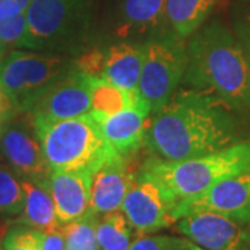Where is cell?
Masks as SVG:
<instances>
[{
	"mask_svg": "<svg viewBox=\"0 0 250 250\" xmlns=\"http://www.w3.org/2000/svg\"><path fill=\"white\" fill-rule=\"evenodd\" d=\"M236 110L213 93L181 89L154 114L145 143L157 159L181 161L223 150L239 142Z\"/></svg>",
	"mask_w": 250,
	"mask_h": 250,
	"instance_id": "6da1fadb",
	"label": "cell"
},
{
	"mask_svg": "<svg viewBox=\"0 0 250 250\" xmlns=\"http://www.w3.org/2000/svg\"><path fill=\"white\" fill-rule=\"evenodd\" d=\"M184 81L213 93L239 113H250V67L239 38L220 22L189 38Z\"/></svg>",
	"mask_w": 250,
	"mask_h": 250,
	"instance_id": "7a4b0ae2",
	"label": "cell"
},
{
	"mask_svg": "<svg viewBox=\"0 0 250 250\" xmlns=\"http://www.w3.org/2000/svg\"><path fill=\"white\" fill-rule=\"evenodd\" d=\"M250 167V139L223 150L181 161L150 159L142 175L156 181L175 206L184 199L203 193L208 188Z\"/></svg>",
	"mask_w": 250,
	"mask_h": 250,
	"instance_id": "3957f363",
	"label": "cell"
},
{
	"mask_svg": "<svg viewBox=\"0 0 250 250\" xmlns=\"http://www.w3.org/2000/svg\"><path fill=\"white\" fill-rule=\"evenodd\" d=\"M50 171H96L116 150L110 146L92 114L32 121Z\"/></svg>",
	"mask_w": 250,
	"mask_h": 250,
	"instance_id": "277c9868",
	"label": "cell"
},
{
	"mask_svg": "<svg viewBox=\"0 0 250 250\" xmlns=\"http://www.w3.org/2000/svg\"><path fill=\"white\" fill-rule=\"evenodd\" d=\"M185 39L172 31L145 43L138 93L156 114L166 106L184 80L187 70Z\"/></svg>",
	"mask_w": 250,
	"mask_h": 250,
	"instance_id": "5b68a950",
	"label": "cell"
},
{
	"mask_svg": "<svg viewBox=\"0 0 250 250\" xmlns=\"http://www.w3.org/2000/svg\"><path fill=\"white\" fill-rule=\"evenodd\" d=\"M71 68L70 60L59 54L14 50L0 65V88L17 111L27 113L36 99Z\"/></svg>",
	"mask_w": 250,
	"mask_h": 250,
	"instance_id": "8992f818",
	"label": "cell"
},
{
	"mask_svg": "<svg viewBox=\"0 0 250 250\" xmlns=\"http://www.w3.org/2000/svg\"><path fill=\"white\" fill-rule=\"evenodd\" d=\"M95 0H32L27 9L29 49L60 47L88 31Z\"/></svg>",
	"mask_w": 250,
	"mask_h": 250,
	"instance_id": "52a82bcc",
	"label": "cell"
},
{
	"mask_svg": "<svg viewBox=\"0 0 250 250\" xmlns=\"http://www.w3.org/2000/svg\"><path fill=\"white\" fill-rule=\"evenodd\" d=\"M196 211H214L235 221L248 224L250 220V167L208 188L203 193L178 202L172 208L177 220Z\"/></svg>",
	"mask_w": 250,
	"mask_h": 250,
	"instance_id": "ba28073f",
	"label": "cell"
},
{
	"mask_svg": "<svg viewBox=\"0 0 250 250\" xmlns=\"http://www.w3.org/2000/svg\"><path fill=\"white\" fill-rule=\"evenodd\" d=\"M90 107L88 75L71 68L36 99L27 114L31 121H54L89 114Z\"/></svg>",
	"mask_w": 250,
	"mask_h": 250,
	"instance_id": "9c48e42d",
	"label": "cell"
},
{
	"mask_svg": "<svg viewBox=\"0 0 250 250\" xmlns=\"http://www.w3.org/2000/svg\"><path fill=\"white\" fill-rule=\"evenodd\" d=\"M177 229L206 250H250L246 224L214 211H196L177 220Z\"/></svg>",
	"mask_w": 250,
	"mask_h": 250,
	"instance_id": "30bf717a",
	"label": "cell"
},
{
	"mask_svg": "<svg viewBox=\"0 0 250 250\" xmlns=\"http://www.w3.org/2000/svg\"><path fill=\"white\" fill-rule=\"evenodd\" d=\"M172 208L174 205L160 185L142 174L129 188L121 207L139 236L157 232L175 223L171 214Z\"/></svg>",
	"mask_w": 250,
	"mask_h": 250,
	"instance_id": "8fae6325",
	"label": "cell"
},
{
	"mask_svg": "<svg viewBox=\"0 0 250 250\" xmlns=\"http://www.w3.org/2000/svg\"><path fill=\"white\" fill-rule=\"evenodd\" d=\"M0 152L21 179L47 184L52 171L38 136L21 124H6L0 132Z\"/></svg>",
	"mask_w": 250,
	"mask_h": 250,
	"instance_id": "7c38bea8",
	"label": "cell"
},
{
	"mask_svg": "<svg viewBox=\"0 0 250 250\" xmlns=\"http://www.w3.org/2000/svg\"><path fill=\"white\" fill-rule=\"evenodd\" d=\"M135 179L136 177L129 168L126 157L118 153L113 154L92 172L89 213L102 215L121 210Z\"/></svg>",
	"mask_w": 250,
	"mask_h": 250,
	"instance_id": "4fadbf2b",
	"label": "cell"
},
{
	"mask_svg": "<svg viewBox=\"0 0 250 250\" xmlns=\"http://www.w3.org/2000/svg\"><path fill=\"white\" fill-rule=\"evenodd\" d=\"M90 185L89 171H53L50 174L49 190L62 225L89 213Z\"/></svg>",
	"mask_w": 250,
	"mask_h": 250,
	"instance_id": "5bb4252c",
	"label": "cell"
},
{
	"mask_svg": "<svg viewBox=\"0 0 250 250\" xmlns=\"http://www.w3.org/2000/svg\"><path fill=\"white\" fill-rule=\"evenodd\" d=\"M150 114L149 106L141 100L132 107L110 117L95 120L107 143L121 156H131L145 142L147 129L146 120Z\"/></svg>",
	"mask_w": 250,
	"mask_h": 250,
	"instance_id": "9a60e30c",
	"label": "cell"
},
{
	"mask_svg": "<svg viewBox=\"0 0 250 250\" xmlns=\"http://www.w3.org/2000/svg\"><path fill=\"white\" fill-rule=\"evenodd\" d=\"M145 45L121 42L104 52V67L100 80L111 82L129 92H138L141 80Z\"/></svg>",
	"mask_w": 250,
	"mask_h": 250,
	"instance_id": "2e32d148",
	"label": "cell"
},
{
	"mask_svg": "<svg viewBox=\"0 0 250 250\" xmlns=\"http://www.w3.org/2000/svg\"><path fill=\"white\" fill-rule=\"evenodd\" d=\"M21 181L25 192V205L18 223L43 232L60 228L62 223L59 221L54 200L49 190V182L39 184L25 179Z\"/></svg>",
	"mask_w": 250,
	"mask_h": 250,
	"instance_id": "e0dca14e",
	"label": "cell"
},
{
	"mask_svg": "<svg viewBox=\"0 0 250 250\" xmlns=\"http://www.w3.org/2000/svg\"><path fill=\"white\" fill-rule=\"evenodd\" d=\"M166 9L167 0H125L118 35L126 38L156 29L167 18Z\"/></svg>",
	"mask_w": 250,
	"mask_h": 250,
	"instance_id": "ac0fdd59",
	"label": "cell"
},
{
	"mask_svg": "<svg viewBox=\"0 0 250 250\" xmlns=\"http://www.w3.org/2000/svg\"><path fill=\"white\" fill-rule=\"evenodd\" d=\"M90 90V114L96 120L110 117L139 103L142 98L138 92H129L111 82L88 77Z\"/></svg>",
	"mask_w": 250,
	"mask_h": 250,
	"instance_id": "d6986e66",
	"label": "cell"
},
{
	"mask_svg": "<svg viewBox=\"0 0 250 250\" xmlns=\"http://www.w3.org/2000/svg\"><path fill=\"white\" fill-rule=\"evenodd\" d=\"M217 0H167L166 16L171 31L188 39L205 24Z\"/></svg>",
	"mask_w": 250,
	"mask_h": 250,
	"instance_id": "ffe728a7",
	"label": "cell"
},
{
	"mask_svg": "<svg viewBox=\"0 0 250 250\" xmlns=\"http://www.w3.org/2000/svg\"><path fill=\"white\" fill-rule=\"evenodd\" d=\"M100 250H128L134 242V228L123 210L99 215L96 225Z\"/></svg>",
	"mask_w": 250,
	"mask_h": 250,
	"instance_id": "44dd1931",
	"label": "cell"
},
{
	"mask_svg": "<svg viewBox=\"0 0 250 250\" xmlns=\"http://www.w3.org/2000/svg\"><path fill=\"white\" fill-rule=\"evenodd\" d=\"M99 215L88 213L75 221L62 225L65 250H100L96 225Z\"/></svg>",
	"mask_w": 250,
	"mask_h": 250,
	"instance_id": "7402d4cb",
	"label": "cell"
},
{
	"mask_svg": "<svg viewBox=\"0 0 250 250\" xmlns=\"http://www.w3.org/2000/svg\"><path fill=\"white\" fill-rule=\"evenodd\" d=\"M25 205L22 181L10 167L0 164V215L20 217Z\"/></svg>",
	"mask_w": 250,
	"mask_h": 250,
	"instance_id": "603a6c76",
	"label": "cell"
},
{
	"mask_svg": "<svg viewBox=\"0 0 250 250\" xmlns=\"http://www.w3.org/2000/svg\"><path fill=\"white\" fill-rule=\"evenodd\" d=\"M0 41L6 46L29 49L27 10L0 20Z\"/></svg>",
	"mask_w": 250,
	"mask_h": 250,
	"instance_id": "cb8c5ba5",
	"label": "cell"
},
{
	"mask_svg": "<svg viewBox=\"0 0 250 250\" xmlns=\"http://www.w3.org/2000/svg\"><path fill=\"white\" fill-rule=\"evenodd\" d=\"M42 231L18 223L4 233L1 248L3 250H39Z\"/></svg>",
	"mask_w": 250,
	"mask_h": 250,
	"instance_id": "d4e9b609",
	"label": "cell"
},
{
	"mask_svg": "<svg viewBox=\"0 0 250 250\" xmlns=\"http://www.w3.org/2000/svg\"><path fill=\"white\" fill-rule=\"evenodd\" d=\"M192 242L188 238L170 235H142L135 239L128 250H189Z\"/></svg>",
	"mask_w": 250,
	"mask_h": 250,
	"instance_id": "484cf974",
	"label": "cell"
},
{
	"mask_svg": "<svg viewBox=\"0 0 250 250\" xmlns=\"http://www.w3.org/2000/svg\"><path fill=\"white\" fill-rule=\"evenodd\" d=\"M104 67V52L93 49L85 52L75 60V70L92 78H102Z\"/></svg>",
	"mask_w": 250,
	"mask_h": 250,
	"instance_id": "4316f807",
	"label": "cell"
},
{
	"mask_svg": "<svg viewBox=\"0 0 250 250\" xmlns=\"http://www.w3.org/2000/svg\"><path fill=\"white\" fill-rule=\"evenodd\" d=\"M39 250H65V241L62 227L50 229V231H42V239H41V249Z\"/></svg>",
	"mask_w": 250,
	"mask_h": 250,
	"instance_id": "83f0119b",
	"label": "cell"
},
{
	"mask_svg": "<svg viewBox=\"0 0 250 250\" xmlns=\"http://www.w3.org/2000/svg\"><path fill=\"white\" fill-rule=\"evenodd\" d=\"M236 36L241 41L243 52L246 54V59L250 67V13L242 16L241 20L236 24Z\"/></svg>",
	"mask_w": 250,
	"mask_h": 250,
	"instance_id": "f1b7e54d",
	"label": "cell"
},
{
	"mask_svg": "<svg viewBox=\"0 0 250 250\" xmlns=\"http://www.w3.org/2000/svg\"><path fill=\"white\" fill-rule=\"evenodd\" d=\"M31 1L32 0H0V20L25 11Z\"/></svg>",
	"mask_w": 250,
	"mask_h": 250,
	"instance_id": "f546056e",
	"label": "cell"
},
{
	"mask_svg": "<svg viewBox=\"0 0 250 250\" xmlns=\"http://www.w3.org/2000/svg\"><path fill=\"white\" fill-rule=\"evenodd\" d=\"M18 113L10 96L0 88V132L4 128V125L9 123V120Z\"/></svg>",
	"mask_w": 250,
	"mask_h": 250,
	"instance_id": "4dcf8cb0",
	"label": "cell"
},
{
	"mask_svg": "<svg viewBox=\"0 0 250 250\" xmlns=\"http://www.w3.org/2000/svg\"><path fill=\"white\" fill-rule=\"evenodd\" d=\"M7 47H9V46H6L1 41H0V65H1V62H4V59L7 57V56H6Z\"/></svg>",
	"mask_w": 250,
	"mask_h": 250,
	"instance_id": "1f68e13d",
	"label": "cell"
},
{
	"mask_svg": "<svg viewBox=\"0 0 250 250\" xmlns=\"http://www.w3.org/2000/svg\"><path fill=\"white\" fill-rule=\"evenodd\" d=\"M189 250H206V249L200 248V246H197V245H195V243H192V245H190V248H189Z\"/></svg>",
	"mask_w": 250,
	"mask_h": 250,
	"instance_id": "d6a6232c",
	"label": "cell"
},
{
	"mask_svg": "<svg viewBox=\"0 0 250 250\" xmlns=\"http://www.w3.org/2000/svg\"><path fill=\"white\" fill-rule=\"evenodd\" d=\"M246 227H248V229H249V232H250V220L248 221V224H246Z\"/></svg>",
	"mask_w": 250,
	"mask_h": 250,
	"instance_id": "836d02e7",
	"label": "cell"
},
{
	"mask_svg": "<svg viewBox=\"0 0 250 250\" xmlns=\"http://www.w3.org/2000/svg\"><path fill=\"white\" fill-rule=\"evenodd\" d=\"M0 250H3V248H1V242H0Z\"/></svg>",
	"mask_w": 250,
	"mask_h": 250,
	"instance_id": "e575fe53",
	"label": "cell"
},
{
	"mask_svg": "<svg viewBox=\"0 0 250 250\" xmlns=\"http://www.w3.org/2000/svg\"><path fill=\"white\" fill-rule=\"evenodd\" d=\"M0 233H1V224H0Z\"/></svg>",
	"mask_w": 250,
	"mask_h": 250,
	"instance_id": "d590c367",
	"label": "cell"
},
{
	"mask_svg": "<svg viewBox=\"0 0 250 250\" xmlns=\"http://www.w3.org/2000/svg\"><path fill=\"white\" fill-rule=\"evenodd\" d=\"M246 1H250V0H246Z\"/></svg>",
	"mask_w": 250,
	"mask_h": 250,
	"instance_id": "8d00e7d4",
	"label": "cell"
}]
</instances>
